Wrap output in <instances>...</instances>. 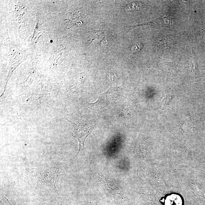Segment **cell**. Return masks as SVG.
I'll use <instances>...</instances> for the list:
<instances>
[{
	"instance_id": "1",
	"label": "cell",
	"mask_w": 205,
	"mask_h": 205,
	"mask_svg": "<svg viewBox=\"0 0 205 205\" xmlns=\"http://www.w3.org/2000/svg\"><path fill=\"white\" fill-rule=\"evenodd\" d=\"M61 172L59 168H40L36 171V181L39 187L58 193L55 185Z\"/></svg>"
},
{
	"instance_id": "2",
	"label": "cell",
	"mask_w": 205,
	"mask_h": 205,
	"mask_svg": "<svg viewBox=\"0 0 205 205\" xmlns=\"http://www.w3.org/2000/svg\"><path fill=\"white\" fill-rule=\"evenodd\" d=\"M66 120L73 126L74 130L72 135L78 139L79 143V149L77 155L85 149V141L93 130V127L89 122L82 119L71 120L66 119Z\"/></svg>"
},
{
	"instance_id": "3",
	"label": "cell",
	"mask_w": 205,
	"mask_h": 205,
	"mask_svg": "<svg viewBox=\"0 0 205 205\" xmlns=\"http://www.w3.org/2000/svg\"><path fill=\"white\" fill-rule=\"evenodd\" d=\"M181 201V198L178 195H172L166 198L165 205H181V204H175L176 202Z\"/></svg>"
},
{
	"instance_id": "4",
	"label": "cell",
	"mask_w": 205,
	"mask_h": 205,
	"mask_svg": "<svg viewBox=\"0 0 205 205\" xmlns=\"http://www.w3.org/2000/svg\"><path fill=\"white\" fill-rule=\"evenodd\" d=\"M141 45L140 43H137V44L133 46L132 47H131V50H132L133 52H136L137 51H138V50L141 49V47H142V46Z\"/></svg>"
},
{
	"instance_id": "5",
	"label": "cell",
	"mask_w": 205,
	"mask_h": 205,
	"mask_svg": "<svg viewBox=\"0 0 205 205\" xmlns=\"http://www.w3.org/2000/svg\"><path fill=\"white\" fill-rule=\"evenodd\" d=\"M169 96H165V98L163 99L162 102H162L163 104H165V102H166V101H167L168 100V99H169Z\"/></svg>"
}]
</instances>
